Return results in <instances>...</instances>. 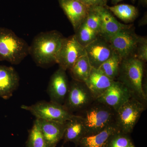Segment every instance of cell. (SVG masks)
<instances>
[{
	"mask_svg": "<svg viewBox=\"0 0 147 147\" xmlns=\"http://www.w3.org/2000/svg\"><path fill=\"white\" fill-rule=\"evenodd\" d=\"M146 79L144 63L134 56L123 59L117 81L122 83L129 90L131 97L147 104Z\"/></svg>",
	"mask_w": 147,
	"mask_h": 147,
	"instance_id": "cell-1",
	"label": "cell"
},
{
	"mask_svg": "<svg viewBox=\"0 0 147 147\" xmlns=\"http://www.w3.org/2000/svg\"><path fill=\"white\" fill-rule=\"evenodd\" d=\"M64 37L57 30L37 35L30 46V53L37 65L45 67L57 63Z\"/></svg>",
	"mask_w": 147,
	"mask_h": 147,
	"instance_id": "cell-2",
	"label": "cell"
},
{
	"mask_svg": "<svg viewBox=\"0 0 147 147\" xmlns=\"http://www.w3.org/2000/svg\"><path fill=\"white\" fill-rule=\"evenodd\" d=\"M86 136L96 134L115 121L116 112L110 107L95 100L80 112Z\"/></svg>",
	"mask_w": 147,
	"mask_h": 147,
	"instance_id": "cell-3",
	"label": "cell"
},
{
	"mask_svg": "<svg viewBox=\"0 0 147 147\" xmlns=\"http://www.w3.org/2000/svg\"><path fill=\"white\" fill-rule=\"evenodd\" d=\"M30 45L11 30L0 27V61L18 65L29 55Z\"/></svg>",
	"mask_w": 147,
	"mask_h": 147,
	"instance_id": "cell-4",
	"label": "cell"
},
{
	"mask_svg": "<svg viewBox=\"0 0 147 147\" xmlns=\"http://www.w3.org/2000/svg\"><path fill=\"white\" fill-rule=\"evenodd\" d=\"M21 108L28 111L37 119L65 122L75 116L63 105L42 100L31 105H21Z\"/></svg>",
	"mask_w": 147,
	"mask_h": 147,
	"instance_id": "cell-5",
	"label": "cell"
},
{
	"mask_svg": "<svg viewBox=\"0 0 147 147\" xmlns=\"http://www.w3.org/2000/svg\"><path fill=\"white\" fill-rule=\"evenodd\" d=\"M146 105L131 97L116 113L115 123L122 132L129 134L133 131Z\"/></svg>",
	"mask_w": 147,
	"mask_h": 147,
	"instance_id": "cell-6",
	"label": "cell"
},
{
	"mask_svg": "<svg viewBox=\"0 0 147 147\" xmlns=\"http://www.w3.org/2000/svg\"><path fill=\"white\" fill-rule=\"evenodd\" d=\"M95 100L85 83L72 79L63 105L73 113L81 112Z\"/></svg>",
	"mask_w": 147,
	"mask_h": 147,
	"instance_id": "cell-7",
	"label": "cell"
},
{
	"mask_svg": "<svg viewBox=\"0 0 147 147\" xmlns=\"http://www.w3.org/2000/svg\"><path fill=\"white\" fill-rule=\"evenodd\" d=\"M142 37L135 33L132 26L105 39L123 59L134 57L137 45Z\"/></svg>",
	"mask_w": 147,
	"mask_h": 147,
	"instance_id": "cell-8",
	"label": "cell"
},
{
	"mask_svg": "<svg viewBox=\"0 0 147 147\" xmlns=\"http://www.w3.org/2000/svg\"><path fill=\"white\" fill-rule=\"evenodd\" d=\"M85 47L81 45L75 35L65 38L59 52L57 63L64 70H69L79 58L86 55Z\"/></svg>",
	"mask_w": 147,
	"mask_h": 147,
	"instance_id": "cell-9",
	"label": "cell"
},
{
	"mask_svg": "<svg viewBox=\"0 0 147 147\" xmlns=\"http://www.w3.org/2000/svg\"><path fill=\"white\" fill-rule=\"evenodd\" d=\"M131 97V93L127 88L122 83L115 80L106 91L96 100L117 112Z\"/></svg>",
	"mask_w": 147,
	"mask_h": 147,
	"instance_id": "cell-10",
	"label": "cell"
},
{
	"mask_svg": "<svg viewBox=\"0 0 147 147\" xmlns=\"http://www.w3.org/2000/svg\"><path fill=\"white\" fill-rule=\"evenodd\" d=\"M86 55L92 67L98 69L113 55L114 51L109 42L100 36L85 47Z\"/></svg>",
	"mask_w": 147,
	"mask_h": 147,
	"instance_id": "cell-11",
	"label": "cell"
},
{
	"mask_svg": "<svg viewBox=\"0 0 147 147\" xmlns=\"http://www.w3.org/2000/svg\"><path fill=\"white\" fill-rule=\"evenodd\" d=\"M66 70L59 67L50 78L47 92L50 101L63 105L69 89Z\"/></svg>",
	"mask_w": 147,
	"mask_h": 147,
	"instance_id": "cell-12",
	"label": "cell"
},
{
	"mask_svg": "<svg viewBox=\"0 0 147 147\" xmlns=\"http://www.w3.org/2000/svg\"><path fill=\"white\" fill-rule=\"evenodd\" d=\"M61 8L72 25L74 31L86 18L90 7L79 0H58Z\"/></svg>",
	"mask_w": 147,
	"mask_h": 147,
	"instance_id": "cell-13",
	"label": "cell"
},
{
	"mask_svg": "<svg viewBox=\"0 0 147 147\" xmlns=\"http://www.w3.org/2000/svg\"><path fill=\"white\" fill-rule=\"evenodd\" d=\"M46 147H56L63 138L65 122L37 119Z\"/></svg>",
	"mask_w": 147,
	"mask_h": 147,
	"instance_id": "cell-14",
	"label": "cell"
},
{
	"mask_svg": "<svg viewBox=\"0 0 147 147\" xmlns=\"http://www.w3.org/2000/svg\"><path fill=\"white\" fill-rule=\"evenodd\" d=\"M19 80L13 67L0 65V97L5 100L10 98L19 86Z\"/></svg>",
	"mask_w": 147,
	"mask_h": 147,
	"instance_id": "cell-15",
	"label": "cell"
},
{
	"mask_svg": "<svg viewBox=\"0 0 147 147\" xmlns=\"http://www.w3.org/2000/svg\"><path fill=\"white\" fill-rule=\"evenodd\" d=\"M96 7L100 16L101 24V36L105 38L114 35L123 29L133 25H126L119 22L109 9L104 7Z\"/></svg>",
	"mask_w": 147,
	"mask_h": 147,
	"instance_id": "cell-16",
	"label": "cell"
},
{
	"mask_svg": "<svg viewBox=\"0 0 147 147\" xmlns=\"http://www.w3.org/2000/svg\"><path fill=\"white\" fill-rule=\"evenodd\" d=\"M114 81L98 69L92 67L89 76L84 83L96 100L106 91Z\"/></svg>",
	"mask_w": 147,
	"mask_h": 147,
	"instance_id": "cell-17",
	"label": "cell"
},
{
	"mask_svg": "<svg viewBox=\"0 0 147 147\" xmlns=\"http://www.w3.org/2000/svg\"><path fill=\"white\" fill-rule=\"evenodd\" d=\"M120 131L114 123L96 134L85 136L79 141L80 147H104L110 137Z\"/></svg>",
	"mask_w": 147,
	"mask_h": 147,
	"instance_id": "cell-18",
	"label": "cell"
},
{
	"mask_svg": "<svg viewBox=\"0 0 147 147\" xmlns=\"http://www.w3.org/2000/svg\"><path fill=\"white\" fill-rule=\"evenodd\" d=\"M86 136L85 127L81 117L75 115L74 117L65 122V129L63 138L65 143L73 142L78 146L79 141Z\"/></svg>",
	"mask_w": 147,
	"mask_h": 147,
	"instance_id": "cell-19",
	"label": "cell"
},
{
	"mask_svg": "<svg viewBox=\"0 0 147 147\" xmlns=\"http://www.w3.org/2000/svg\"><path fill=\"white\" fill-rule=\"evenodd\" d=\"M105 7L125 23L133 22L139 14L138 9L131 5L121 4L113 6L106 5Z\"/></svg>",
	"mask_w": 147,
	"mask_h": 147,
	"instance_id": "cell-20",
	"label": "cell"
},
{
	"mask_svg": "<svg viewBox=\"0 0 147 147\" xmlns=\"http://www.w3.org/2000/svg\"><path fill=\"white\" fill-rule=\"evenodd\" d=\"M92 69L86 54L79 58L69 70L72 79L84 83L89 76Z\"/></svg>",
	"mask_w": 147,
	"mask_h": 147,
	"instance_id": "cell-21",
	"label": "cell"
},
{
	"mask_svg": "<svg viewBox=\"0 0 147 147\" xmlns=\"http://www.w3.org/2000/svg\"><path fill=\"white\" fill-rule=\"evenodd\" d=\"M122 58L114 51L113 55L98 67V69L110 79L117 80L118 76Z\"/></svg>",
	"mask_w": 147,
	"mask_h": 147,
	"instance_id": "cell-22",
	"label": "cell"
},
{
	"mask_svg": "<svg viewBox=\"0 0 147 147\" xmlns=\"http://www.w3.org/2000/svg\"><path fill=\"white\" fill-rule=\"evenodd\" d=\"M75 36L79 43L84 47L100 36V34L90 28L84 21L75 31Z\"/></svg>",
	"mask_w": 147,
	"mask_h": 147,
	"instance_id": "cell-23",
	"label": "cell"
},
{
	"mask_svg": "<svg viewBox=\"0 0 147 147\" xmlns=\"http://www.w3.org/2000/svg\"><path fill=\"white\" fill-rule=\"evenodd\" d=\"M27 147H46L45 140L36 119L34 121L32 127L29 131Z\"/></svg>",
	"mask_w": 147,
	"mask_h": 147,
	"instance_id": "cell-24",
	"label": "cell"
},
{
	"mask_svg": "<svg viewBox=\"0 0 147 147\" xmlns=\"http://www.w3.org/2000/svg\"><path fill=\"white\" fill-rule=\"evenodd\" d=\"M104 147H135L129 134L121 131L112 135Z\"/></svg>",
	"mask_w": 147,
	"mask_h": 147,
	"instance_id": "cell-25",
	"label": "cell"
},
{
	"mask_svg": "<svg viewBox=\"0 0 147 147\" xmlns=\"http://www.w3.org/2000/svg\"><path fill=\"white\" fill-rule=\"evenodd\" d=\"M85 21L90 28L98 33L101 36L100 17L96 7H90Z\"/></svg>",
	"mask_w": 147,
	"mask_h": 147,
	"instance_id": "cell-26",
	"label": "cell"
},
{
	"mask_svg": "<svg viewBox=\"0 0 147 147\" xmlns=\"http://www.w3.org/2000/svg\"><path fill=\"white\" fill-rule=\"evenodd\" d=\"M134 57L144 63L147 62V39L146 37L142 36L139 41L135 50Z\"/></svg>",
	"mask_w": 147,
	"mask_h": 147,
	"instance_id": "cell-27",
	"label": "cell"
},
{
	"mask_svg": "<svg viewBox=\"0 0 147 147\" xmlns=\"http://www.w3.org/2000/svg\"><path fill=\"white\" fill-rule=\"evenodd\" d=\"M89 7H104L107 5L109 0H79Z\"/></svg>",
	"mask_w": 147,
	"mask_h": 147,
	"instance_id": "cell-28",
	"label": "cell"
},
{
	"mask_svg": "<svg viewBox=\"0 0 147 147\" xmlns=\"http://www.w3.org/2000/svg\"><path fill=\"white\" fill-rule=\"evenodd\" d=\"M147 23V12L145 13L144 16L142 17L139 21V26H144L146 25Z\"/></svg>",
	"mask_w": 147,
	"mask_h": 147,
	"instance_id": "cell-29",
	"label": "cell"
},
{
	"mask_svg": "<svg viewBox=\"0 0 147 147\" xmlns=\"http://www.w3.org/2000/svg\"><path fill=\"white\" fill-rule=\"evenodd\" d=\"M139 5L142 6L146 7L147 5V0H139Z\"/></svg>",
	"mask_w": 147,
	"mask_h": 147,
	"instance_id": "cell-30",
	"label": "cell"
},
{
	"mask_svg": "<svg viewBox=\"0 0 147 147\" xmlns=\"http://www.w3.org/2000/svg\"><path fill=\"white\" fill-rule=\"evenodd\" d=\"M111 1L112 3L115 5L117 4L118 3L120 2L123 1L124 0H111Z\"/></svg>",
	"mask_w": 147,
	"mask_h": 147,
	"instance_id": "cell-31",
	"label": "cell"
},
{
	"mask_svg": "<svg viewBox=\"0 0 147 147\" xmlns=\"http://www.w3.org/2000/svg\"><path fill=\"white\" fill-rule=\"evenodd\" d=\"M130 1H131L132 3H134L135 2V1H136V0H130Z\"/></svg>",
	"mask_w": 147,
	"mask_h": 147,
	"instance_id": "cell-32",
	"label": "cell"
}]
</instances>
